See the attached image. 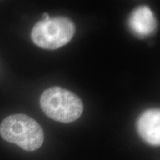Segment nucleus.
Segmentation results:
<instances>
[{"mask_svg": "<svg viewBox=\"0 0 160 160\" xmlns=\"http://www.w3.org/2000/svg\"><path fill=\"white\" fill-rule=\"evenodd\" d=\"M137 129L140 137L149 145L160 144V111L149 109L143 112L137 120Z\"/></svg>", "mask_w": 160, "mask_h": 160, "instance_id": "20e7f679", "label": "nucleus"}, {"mask_svg": "<svg viewBox=\"0 0 160 160\" xmlns=\"http://www.w3.org/2000/svg\"><path fill=\"white\" fill-rule=\"evenodd\" d=\"M0 135L10 143L26 151L39 149L44 142V132L36 120L25 114L8 116L0 125Z\"/></svg>", "mask_w": 160, "mask_h": 160, "instance_id": "f257e3e1", "label": "nucleus"}, {"mask_svg": "<svg viewBox=\"0 0 160 160\" xmlns=\"http://www.w3.org/2000/svg\"><path fill=\"white\" fill-rule=\"evenodd\" d=\"M129 28L136 35L145 37L152 34L157 28V20L150 8L142 5L131 13L128 20Z\"/></svg>", "mask_w": 160, "mask_h": 160, "instance_id": "39448f33", "label": "nucleus"}, {"mask_svg": "<svg viewBox=\"0 0 160 160\" xmlns=\"http://www.w3.org/2000/svg\"><path fill=\"white\" fill-rule=\"evenodd\" d=\"M40 106L51 119L63 123H70L82 114L84 106L80 98L68 90L52 87L43 92Z\"/></svg>", "mask_w": 160, "mask_h": 160, "instance_id": "f03ea898", "label": "nucleus"}, {"mask_svg": "<svg viewBox=\"0 0 160 160\" xmlns=\"http://www.w3.org/2000/svg\"><path fill=\"white\" fill-rule=\"evenodd\" d=\"M75 34V25L67 17L42 19L33 26L32 41L44 49L55 50L67 45Z\"/></svg>", "mask_w": 160, "mask_h": 160, "instance_id": "7ed1b4c3", "label": "nucleus"}]
</instances>
